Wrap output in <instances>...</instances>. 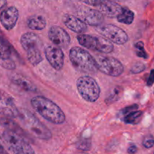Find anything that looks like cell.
Listing matches in <instances>:
<instances>
[{
	"mask_svg": "<svg viewBox=\"0 0 154 154\" xmlns=\"http://www.w3.org/2000/svg\"><path fill=\"white\" fill-rule=\"evenodd\" d=\"M134 48L136 51V54L139 57H141L143 59H147L148 55L144 50V45L142 42H137L134 44Z\"/></svg>",
	"mask_w": 154,
	"mask_h": 154,
	"instance_id": "603a6c76",
	"label": "cell"
},
{
	"mask_svg": "<svg viewBox=\"0 0 154 154\" xmlns=\"http://www.w3.org/2000/svg\"><path fill=\"white\" fill-rule=\"evenodd\" d=\"M137 105H133L131 106L125 107L120 111V114L123 115V120L128 124H137L141 120L143 112L137 111Z\"/></svg>",
	"mask_w": 154,
	"mask_h": 154,
	"instance_id": "e0dca14e",
	"label": "cell"
},
{
	"mask_svg": "<svg viewBox=\"0 0 154 154\" xmlns=\"http://www.w3.org/2000/svg\"><path fill=\"white\" fill-rule=\"evenodd\" d=\"M27 25L32 30H42L46 26V20L41 15H33L27 19Z\"/></svg>",
	"mask_w": 154,
	"mask_h": 154,
	"instance_id": "d6986e66",
	"label": "cell"
},
{
	"mask_svg": "<svg viewBox=\"0 0 154 154\" xmlns=\"http://www.w3.org/2000/svg\"><path fill=\"white\" fill-rule=\"evenodd\" d=\"M154 83V69L151 70L150 74H149V76L147 80V85L151 86L152 85V84Z\"/></svg>",
	"mask_w": 154,
	"mask_h": 154,
	"instance_id": "f1b7e54d",
	"label": "cell"
},
{
	"mask_svg": "<svg viewBox=\"0 0 154 154\" xmlns=\"http://www.w3.org/2000/svg\"><path fill=\"white\" fill-rule=\"evenodd\" d=\"M145 69H146L145 65L143 63L138 62V63H136L133 65L132 67L131 68V72L132 74H139L143 72V71H144Z\"/></svg>",
	"mask_w": 154,
	"mask_h": 154,
	"instance_id": "d4e9b609",
	"label": "cell"
},
{
	"mask_svg": "<svg viewBox=\"0 0 154 154\" xmlns=\"http://www.w3.org/2000/svg\"><path fill=\"white\" fill-rule=\"evenodd\" d=\"M77 14L82 20L84 21L88 25L92 26L102 25L104 21V14L101 12L88 6H80L77 10Z\"/></svg>",
	"mask_w": 154,
	"mask_h": 154,
	"instance_id": "30bf717a",
	"label": "cell"
},
{
	"mask_svg": "<svg viewBox=\"0 0 154 154\" xmlns=\"http://www.w3.org/2000/svg\"><path fill=\"white\" fill-rule=\"evenodd\" d=\"M48 38L56 46L67 48L70 45V37L67 32L58 26H53L48 30Z\"/></svg>",
	"mask_w": 154,
	"mask_h": 154,
	"instance_id": "7c38bea8",
	"label": "cell"
},
{
	"mask_svg": "<svg viewBox=\"0 0 154 154\" xmlns=\"http://www.w3.org/2000/svg\"><path fill=\"white\" fill-rule=\"evenodd\" d=\"M76 87L79 93L83 99L88 102H95L98 99L101 89L97 81L88 75L78 78Z\"/></svg>",
	"mask_w": 154,
	"mask_h": 154,
	"instance_id": "52a82bcc",
	"label": "cell"
},
{
	"mask_svg": "<svg viewBox=\"0 0 154 154\" xmlns=\"http://www.w3.org/2000/svg\"><path fill=\"white\" fill-rule=\"evenodd\" d=\"M96 30L110 42L116 45H122L128 41V35L125 31L113 24L98 26H96Z\"/></svg>",
	"mask_w": 154,
	"mask_h": 154,
	"instance_id": "9c48e42d",
	"label": "cell"
},
{
	"mask_svg": "<svg viewBox=\"0 0 154 154\" xmlns=\"http://www.w3.org/2000/svg\"><path fill=\"white\" fill-rule=\"evenodd\" d=\"M122 89L120 87H115L111 90L108 96H107L105 99V102L107 104H112L113 102H116L120 99L122 96Z\"/></svg>",
	"mask_w": 154,
	"mask_h": 154,
	"instance_id": "44dd1931",
	"label": "cell"
},
{
	"mask_svg": "<svg viewBox=\"0 0 154 154\" xmlns=\"http://www.w3.org/2000/svg\"><path fill=\"white\" fill-rule=\"evenodd\" d=\"M77 40L80 45L87 49L104 54H110L113 51V45L104 37L82 34L77 35Z\"/></svg>",
	"mask_w": 154,
	"mask_h": 154,
	"instance_id": "8992f818",
	"label": "cell"
},
{
	"mask_svg": "<svg viewBox=\"0 0 154 154\" xmlns=\"http://www.w3.org/2000/svg\"><path fill=\"white\" fill-rule=\"evenodd\" d=\"M117 20L119 23L124 24H131L134 19V14L132 11L126 7H122V10L121 13L116 17Z\"/></svg>",
	"mask_w": 154,
	"mask_h": 154,
	"instance_id": "ffe728a7",
	"label": "cell"
},
{
	"mask_svg": "<svg viewBox=\"0 0 154 154\" xmlns=\"http://www.w3.org/2000/svg\"><path fill=\"white\" fill-rule=\"evenodd\" d=\"M11 48L8 45L6 42L0 38V59L2 60H5L11 59Z\"/></svg>",
	"mask_w": 154,
	"mask_h": 154,
	"instance_id": "7402d4cb",
	"label": "cell"
},
{
	"mask_svg": "<svg viewBox=\"0 0 154 154\" xmlns=\"http://www.w3.org/2000/svg\"><path fill=\"white\" fill-rule=\"evenodd\" d=\"M97 8L104 16L111 18L117 17L122 10V7L120 5L112 0H102L97 6Z\"/></svg>",
	"mask_w": 154,
	"mask_h": 154,
	"instance_id": "9a60e30c",
	"label": "cell"
},
{
	"mask_svg": "<svg viewBox=\"0 0 154 154\" xmlns=\"http://www.w3.org/2000/svg\"><path fill=\"white\" fill-rule=\"evenodd\" d=\"M98 71L111 77H118L124 72V66L119 60L111 57L98 56L95 59Z\"/></svg>",
	"mask_w": 154,
	"mask_h": 154,
	"instance_id": "ba28073f",
	"label": "cell"
},
{
	"mask_svg": "<svg viewBox=\"0 0 154 154\" xmlns=\"http://www.w3.org/2000/svg\"><path fill=\"white\" fill-rule=\"evenodd\" d=\"M69 57L73 67L79 72L94 75L98 71L95 58L83 48L73 47L69 51Z\"/></svg>",
	"mask_w": 154,
	"mask_h": 154,
	"instance_id": "7a4b0ae2",
	"label": "cell"
},
{
	"mask_svg": "<svg viewBox=\"0 0 154 154\" xmlns=\"http://www.w3.org/2000/svg\"><path fill=\"white\" fill-rule=\"evenodd\" d=\"M0 114L7 117H18L19 115V110L17 108L14 99L2 90H0Z\"/></svg>",
	"mask_w": 154,
	"mask_h": 154,
	"instance_id": "4fadbf2b",
	"label": "cell"
},
{
	"mask_svg": "<svg viewBox=\"0 0 154 154\" xmlns=\"http://www.w3.org/2000/svg\"><path fill=\"white\" fill-rule=\"evenodd\" d=\"M80 1L82 2L83 3H85V4L88 5L97 7L102 0H80Z\"/></svg>",
	"mask_w": 154,
	"mask_h": 154,
	"instance_id": "83f0119b",
	"label": "cell"
},
{
	"mask_svg": "<svg viewBox=\"0 0 154 154\" xmlns=\"http://www.w3.org/2000/svg\"><path fill=\"white\" fill-rule=\"evenodd\" d=\"M19 18V11L14 6L7 8L0 14V22L5 29L11 30L16 26Z\"/></svg>",
	"mask_w": 154,
	"mask_h": 154,
	"instance_id": "5bb4252c",
	"label": "cell"
},
{
	"mask_svg": "<svg viewBox=\"0 0 154 154\" xmlns=\"http://www.w3.org/2000/svg\"><path fill=\"white\" fill-rule=\"evenodd\" d=\"M7 4V1L6 0H0V11L5 7Z\"/></svg>",
	"mask_w": 154,
	"mask_h": 154,
	"instance_id": "4dcf8cb0",
	"label": "cell"
},
{
	"mask_svg": "<svg viewBox=\"0 0 154 154\" xmlns=\"http://www.w3.org/2000/svg\"><path fill=\"white\" fill-rule=\"evenodd\" d=\"M5 145L14 154H36L33 147L20 134L5 129L0 135Z\"/></svg>",
	"mask_w": 154,
	"mask_h": 154,
	"instance_id": "5b68a950",
	"label": "cell"
},
{
	"mask_svg": "<svg viewBox=\"0 0 154 154\" xmlns=\"http://www.w3.org/2000/svg\"><path fill=\"white\" fill-rule=\"evenodd\" d=\"M143 145L146 148H151L154 145V138L152 135H147L143 140Z\"/></svg>",
	"mask_w": 154,
	"mask_h": 154,
	"instance_id": "484cf974",
	"label": "cell"
},
{
	"mask_svg": "<svg viewBox=\"0 0 154 154\" xmlns=\"http://www.w3.org/2000/svg\"><path fill=\"white\" fill-rule=\"evenodd\" d=\"M1 66H2L3 67L7 69H10V70H12V69H15V63L11 59H8V60H3V62L2 63Z\"/></svg>",
	"mask_w": 154,
	"mask_h": 154,
	"instance_id": "4316f807",
	"label": "cell"
},
{
	"mask_svg": "<svg viewBox=\"0 0 154 154\" xmlns=\"http://www.w3.org/2000/svg\"><path fill=\"white\" fill-rule=\"evenodd\" d=\"M45 55L49 64L55 70L60 71L63 69L64 64V54L61 48L54 45L45 47Z\"/></svg>",
	"mask_w": 154,
	"mask_h": 154,
	"instance_id": "8fae6325",
	"label": "cell"
},
{
	"mask_svg": "<svg viewBox=\"0 0 154 154\" xmlns=\"http://www.w3.org/2000/svg\"><path fill=\"white\" fill-rule=\"evenodd\" d=\"M62 20L63 24L74 32L82 34L87 30V24L78 17L66 14L63 15Z\"/></svg>",
	"mask_w": 154,
	"mask_h": 154,
	"instance_id": "2e32d148",
	"label": "cell"
},
{
	"mask_svg": "<svg viewBox=\"0 0 154 154\" xmlns=\"http://www.w3.org/2000/svg\"><path fill=\"white\" fill-rule=\"evenodd\" d=\"M11 80L14 84L15 85L18 86V87L21 88L22 90H26V91L29 92H36V87L31 82L29 81L28 79L25 78V77L22 76L18 74H14V75H11Z\"/></svg>",
	"mask_w": 154,
	"mask_h": 154,
	"instance_id": "ac0fdd59",
	"label": "cell"
},
{
	"mask_svg": "<svg viewBox=\"0 0 154 154\" xmlns=\"http://www.w3.org/2000/svg\"><path fill=\"white\" fill-rule=\"evenodd\" d=\"M79 154H86V153H79Z\"/></svg>",
	"mask_w": 154,
	"mask_h": 154,
	"instance_id": "d6a6232c",
	"label": "cell"
},
{
	"mask_svg": "<svg viewBox=\"0 0 154 154\" xmlns=\"http://www.w3.org/2000/svg\"><path fill=\"white\" fill-rule=\"evenodd\" d=\"M0 154H7V153L5 152V149L3 148V147L2 146L1 144H0Z\"/></svg>",
	"mask_w": 154,
	"mask_h": 154,
	"instance_id": "1f68e13d",
	"label": "cell"
},
{
	"mask_svg": "<svg viewBox=\"0 0 154 154\" xmlns=\"http://www.w3.org/2000/svg\"><path fill=\"white\" fill-rule=\"evenodd\" d=\"M30 102L33 109L50 123L61 124L66 120V116L63 111L49 99L42 96H36L31 99Z\"/></svg>",
	"mask_w": 154,
	"mask_h": 154,
	"instance_id": "6da1fadb",
	"label": "cell"
},
{
	"mask_svg": "<svg viewBox=\"0 0 154 154\" xmlns=\"http://www.w3.org/2000/svg\"><path fill=\"white\" fill-rule=\"evenodd\" d=\"M21 45L27 53L29 63L33 66H36L43 60L41 48L42 41L39 35L33 32H26L21 37Z\"/></svg>",
	"mask_w": 154,
	"mask_h": 154,
	"instance_id": "277c9868",
	"label": "cell"
},
{
	"mask_svg": "<svg viewBox=\"0 0 154 154\" xmlns=\"http://www.w3.org/2000/svg\"><path fill=\"white\" fill-rule=\"evenodd\" d=\"M137 148L134 144H131V145L129 146L128 149V153L129 154H134L137 152Z\"/></svg>",
	"mask_w": 154,
	"mask_h": 154,
	"instance_id": "f546056e",
	"label": "cell"
},
{
	"mask_svg": "<svg viewBox=\"0 0 154 154\" xmlns=\"http://www.w3.org/2000/svg\"><path fill=\"white\" fill-rule=\"evenodd\" d=\"M91 141L89 139H85V138H83L77 144V147H78L79 150H89L91 148Z\"/></svg>",
	"mask_w": 154,
	"mask_h": 154,
	"instance_id": "cb8c5ba5",
	"label": "cell"
},
{
	"mask_svg": "<svg viewBox=\"0 0 154 154\" xmlns=\"http://www.w3.org/2000/svg\"><path fill=\"white\" fill-rule=\"evenodd\" d=\"M21 123L31 135L39 139L48 140L51 138V132L34 114L27 109L19 110Z\"/></svg>",
	"mask_w": 154,
	"mask_h": 154,
	"instance_id": "3957f363",
	"label": "cell"
}]
</instances>
